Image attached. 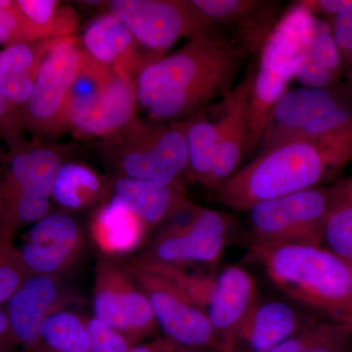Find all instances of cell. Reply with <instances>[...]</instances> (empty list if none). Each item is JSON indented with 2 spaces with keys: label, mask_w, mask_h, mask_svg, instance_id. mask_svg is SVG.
<instances>
[{
  "label": "cell",
  "mask_w": 352,
  "mask_h": 352,
  "mask_svg": "<svg viewBox=\"0 0 352 352\" xmlns=\"http://www.w3.org/2000/svg\"><path fill=\"white\" fill-rule=\"evenodd\" d=\"M250 60L215 30L203 32L141 69L135 83L138 106L159 122L191 119L214 98L232 91Z\"/></svg>",
  "instance_id": "6da1fadb"
},
{
  "label": "cell",
  "mask_w": 352,
  "mask_h": 352,
  "mask_svg": "<svg viewBox=\"0 0 352 352\" xmlns=\"http://www.w3.org/2000/svg\"><path fill=\"white\" fill-rule=\"evenodd\" d=\"M352 161V131L296 139L256 153L215 190L217 200L238 212L261 201L321 186Z\"/></svg>",
  "instance_id": "7a4b0ae2"
},
{
  "label": "cell",
  "mask_w": 352,
  "mask_h": 352,
  "mask_svg": "<svg viewBox=\"0 0 352 352\" xmlns=\"http://www.w3.org/2000/svg\"><path fill=\"white\" fill-rule=\"evenodd\" d=\"M248 258L291 300L352 330V266L332 252L254 240Z\"/></svg>",
  "instance_id": "3957f363"
},
{
  "label": "cell",
  "mask_w": 352,
  "mask_h": 352,
  "mask_svg": "<svg viewBox=\"0 0 352 352\" xmlns=\"http://www.w3.org/2000/svg\"><path fill=\"white\" fill-rule=\"evenodd\" d=\"M315 21L300 0L289 4L258 53L248 112L245 156L258 151L273 106L302 68L314 41Z\"/></svg>",
  "instance_id": "277c9868"
},
{
  "label": "cell",
  "mask_w": 352,
  "mask_h": 352,
  "mask_svg": "<svg viewBox=\"0 0 352 352\" xmlns=\"http://www.w3.org/2000/svg\"><path fill=\"white\" fill-rule=\"evenodd\" d=\"M189 120L159 122L136 118L101 139V152L122 177L178 187L188 171L186 129Z\"/></svg>",
  "instance_id": "5b68a950"
},
{
  "label": "cell",
  "mask_w": 352,
  "mask_h": 352,
  "mask_svg": "<svg viewBox=\"0 0 352 352\" xmlns=\"http://www.w3.org/2000/svg\"><path fill=\"white\" fill-rule=\"evenodd\" d=\"M135 82L80 48V63L67 98V129L104 139L138 116Z\"/></svg>",
  "instance_id": "8992f818"
},
{
  "label": "cell",
  "mask_w": 352,
  "mask_h": 352,
  "mask_svg": "<svg viewBox=\"0 0 352 352\" xmlns=\"http://www.w3.org/2000/svg\"><path fill=\"white\" fill-rule=\"evenodd\" d=\"M65 150L38 139L8 152L0 170V232L15 236L50 212Z\"/></svg>",
  "instance_id": "52a82bcc"
},
{
  "label": "cell",
  "mask_w": 352,
  "mask_h": 352,
  "mask_svg": "<svg viewBox=\"0 0 352 352\" xmlns=\"http://www.w3.org/2000/svg\"><path fill=\"white\" fill-rule=\"evenodd\" d=\"M139 263L170 280L194 300L212 323L219 346L230 344L241 321L258 300L254 277L240 266L204 274L190 273L179 266L145 261Z\"/></svg>",
  "instance_id": "ba28073f"
},
{
  "label": "cell",
  "mask_w": 352,
  "mask_h": 352,
  "mask_svg": "<svg viewBox=\"0 0 352 352\" xmlns=\"http://www.w3.org/2000/svg\"><path fill=\"white\" fill-rule=\"evenodd\" d=\"M336 195L333 184L256 204L248 210L256 241L322 247Z\"/></svg>",
  "instance_id": "9c48e42d"
},
{
  "label": "cell",
  "mask_w": 352,
  "mask_h": 352,
  "mask_svg": "<svg viewBox=\"0 0 352 352\" xmlns=\"http://www.w3.org/2000/svg\"><path fill=\"white\" fill-rule=\"evenodd\" d=\"M76 36L60 39L44 57L32 94L19 110L25 132L54 138L67 129V98L80 63Z\"/></svg>",
  "instance_id": "30bf717a"
},
{
  "label": "cell",
  "mask_w": 352,
  "mask_h": 352,
  "mask_svg": "<svg viewBox=\"0 0 352 352\" xmlns=\"http://www.w3.org/2000/svg\"><path fill=\"white\" fill-rule=\"evenodd\" d=\"M108 6L139 46L157 59L180 38L212 29L191 0H112Z\"/></svg>",
  "instance_id": "8fae6325"
},
{
  "label": "cell",
  "mask_w": 352,
  "mask_h": 352,
  "mask_svg": "<svg viewBox=\"0 0 352 352\" xmlns=\"http://www.w3.org/2000/svg\"><path fill=\"white\" fill-rule=\"evenodd\" d=\"M129 270L149 298L157 326L166 339L185 349H217L219 342L212 323L187 294L139 263Z\"/></svg>",
  "instance_id": "7c38bea8"
},
{
  "label": "cell",
  "mask_w": 352,
  "mask_h": 352,
  "mask_svg": "<svg viewBox=\"0 0 352 352\" xmlns=\"http://www.w3.org/2000/svg\"><path fill=\"white\" fill-rule=\"evenodd\" d=\"M94 309L96 318L126 336L131 344L157 327L149 298L131 270L110 259H102L97 266Z\"/></svg>",
  "instance_id": "4fadbf2b"
},
{
  "label": "cell",
  "mask_w": 352,
  "mask_h": 352,
  "mask_svg": "<svg viewBox=\"0 0 352 352\" xmlns=\"http://www.w3.org/2000/svg\"><path fill=\"white\" fill-rule=\"evenodd\" d=\"M232 226L233 219L228 214L195 208L188 221L164 229L142 261L179 267L190 263H217Z\"/></svg>",
  "instance_id": "5bb4252c"
},
{
  "label": "cell",
  "mask_w": 352,
  "mask_h": 352,
  "mask_svg": "<svg viewBox=\"0 0 352 352\" xmlns=\"http://www.w3.org/2000/svg\"><path fill=\"white\" fill-rule=\"evenodd\" d=\"M219 34L249 57H258L287 7L266 0H191Z\"/></svg>",
  "instance_id": "9a60e30c"
},
{
  "label": "cell",
  "mask_w": 352,
  "mask_h": 352,
  "mask_svg": "<svg viewBox=\"0 0 352 352\" xmlns=\"http://www.w3.org/2000/svg\"><path fill=\"white\" fill-rule=\"evenodd\" d=\"M352 104V88L346 82L330 87L288 88L271 110L258 151L295 138L311 120Z\"/></svg>",
  "instance_id": "2e32d148"
},
{
  "label": "cell",
  "mask_w": 352,
  "mask_h": 352,
  "mask_svg": "<svg viewBox=\"0 0 352 352\" xmlns=\"http://www.w3.org/2000/svg\"><path fill=\"white\" fill-rule=\"evenodd\" d=\"M82 234L76 220L64 214H47L32 224L19 248L32 274L53 276L78 254Z\"/></svg>",
  "instance_id": "e0dca14e"
},
{
  "label": "cell",
  "mask_w": 352,
  "mask_h": 352,
  "mask_svg": "<svg viewBox=\"0 0 352 352\" xmlns=\"http://www.w3.org/2000/svg\"><path fill=\"white\" fill-rule=\"evenodd\" d=\"M256 57L250 60L245 76L224 100V113L217 120L219 146L206 188L215 191L238 170L245 156L248 112Z\"/></svg>",
  "instance_id": "ac0fdd59"
},
{
  "label": "cell",
  "mask_w": 352,
  "mask_h": 352,
  "mask_svg": "<svg viewBox=\"0 0 352 352\" xmlns=\"http://www.w3.org/2000/svg\"><path fill=\"white\" fill-rule=\"evenodd\" d=\"M312 321L282 300H258L241 321L228 346L242 352H267Z\"/></svg>",
  "instance_id": "d6986e66"
},
{
  "label": "cell",
  "mask_w": 352,
  "mask_h": 352,
  "mask_svg": "<svg viewBox=\"0 0 352 352\" xmlns=\"http://www.w3.org/2000/svg\"><path fill=\"white\" fill-rule=\"evenodd\" d=\"M82 44L90 56L113 67L135 83L141 69L156 61L139 52V44L131 32L110 12L99 16L87 25Z\"/></svg>",
  "instance_id": "ffe728a7"
},
{
  "label": "cell",
  "mask_w": 352,
  "mask_h": 352,
  "mask_svg": "<svg viewBox=\"0 0 352 352\" xmlns=\"http://www.w3.org/2000/svg\"><path fill=\"white\" fill-rule=\"evenodd\" d=\"M58 288L52 276L31 274L7 300L6 312L16 342L31 352L41 346L39 328L52 314Z\"/></svg>",
  "instance_id": "44dd1931"
},
{
  "label": "cell",
  "mask_w": 352,
  "mask_h": 352,
  "mask_svg": "<svg viewBox=\"0 0 352 352\" xmlns=\"http://www.w3.org/2000/svg\"><path fill=\"white\" fill-rule=\"evenodd\" d=\"M60 39L22 41L0 51V95L18 111L32 94L44 57Z\"/></svg>",
  "instance_id": "7402d4cb"
},
{
  "label": "cell",
  "mask_w": 352,
  "mask_h": 352,
  "mask_svg": "<svg viewBox=\"0 0 352 352\" xmlns=\"http://www.w3.org/2000/svg\"><path fill=\"white\" fill-rule=\"evenodd\" d=\"M113 196L126 204L147 227L192 207L180 189L133 178H118L113 184Z\"/></svg>",
  "instance_id": "603a6c76"
},
{
  "label": "cell",
  "mask_w": 352,
  "mask_h": 352,
  "mask_svg": "<svg viewBox=\"0 0 352 352\" xmlns=\"http://www.w3.org/2000/svg\"><path fill=\"white\" fill-rule=\"evenodd\" d=\"M11 10L28 41L73 36L80 17L71 6L56 0H11Z\"/></svg>",
  "instance_id": "cb8c5ba5"
},
{
  "label": "cell",
  "mask_w": 352,
  "mask_h": 352,
  "mask_svg": "<svg viewBox=\"0 0 352 352\" xmlns=\"http://www.w3.org/2000/svg\"><path fill=\"white\" fill-rule=\"evenodd\" d=\"M144 222L113 196L97 212L94 221V235L101 249L111 254L131 251L142 240L146 229Z\"/></svg>",
  "instance_id": "d4e9b609"
},
{
  "label": "cell",
  "mask_w": 352,
  "mask_h": 352,
  "mask_svg": "<svg viewBox=\"0 0 352 352\" xmlns=\"http://www.w3.org/2000/svg\"><path fill=\"white\" fill-rule=\"evenodd\" d=\"M342 78V62L330 22L316 17L314 41L296 80L302 87L322 88L339 85Z\"/></svg>",
  "instance_id": "484cf974"
},
{
  "label": "cell",
  "mask_w": 352,
  "mask_h": 352,
  "mask_svg": "<svg viewBox=\"0 0 352 352\" xmlns=\"http://www.w3.org/2000/svg\"><path fill=\"white\" fill-rule=\"evenodd\" d=\"M219 127L217 122H210L204 112L189 119L186 129V145L188 153L187 175L201 186H207L212 173L217 146Z\"/></svg>",
  "instance_id": "4316f807"
},
{
  "label": "cell",
  "mask_w": 352,
  "mask_h": 352,
  "mask_svg": "<svg viewBox=\"0 0 352 352\" xmlns=\"http://www.w3.org/2000/svg\"><path fill=\"white\" fill-rule=\"evenodd\" d=\"M101 189V179L91 168L66 162L58 173L51 196L62 207L80 210L100 195Z\"/></svg>",
  "instance_id": "83f0119b"
},
{
  "label": "cell",
  "mask_w": 352,
  "mask_h": 352,
  "mask_svg": "<svg viewBox=\"0 0 352 352\" xmlns=\"http://www.w3.org/2000/svg\"><path fill=\"white\" fill-rule=\"evenodd\" d=\"M41 346L38 352H88L87 328L76 314L54 311L39 328Z\"/></svg>",
  "instance_id": "f1b7e54d"
},
{
  "label": "cell",
  "mask_w": 352,
  "mask_h": 352,
  "mask_svg": "<svg viewBox=\"0 0 352 352\" xmlns=\"http://www.w3.org/2000/svg\"><path fill=\"white\" fill-rule=\"evenodd\" d=\"M337 195L324 230L329 251L352 266V190L347 178L336 183Z\"/></svg>",
  "instance_id": "f546056e"
},
{
  "label": "cell",
  "mask_w": 352,
  "mask_h": 352,
  "mask_svg": "<svg viewBox=\"0 0 352 352\" xmlns=\"http://www.w3.org/2000/svg\"><path fill=\"white\" fill-rule=\"evenodd\" d=\"M14 237L0 232V305L6 302L25 278L32 274L25 267Z\"/></svg>",
  "instance_id": "4dcf8cb0"
},
{
  "label": "cell",
  "mask_w": 352,
  "mask_h": 352,
  "mask_svg": "<svg viewBox=\"0 0 352 352\" xmlns=\"http://www.w3.org/2000/svg\"><path fill=\"white\" fill-rule=\"evenodd\" d=\"M88 352H131V342L126 336L94 317L85 324Z\"/></svg>",
  "instance_id": "1f68e13d"
},
{
  "label": "cell",
  "mask_w": 352,
  "mask_h": 352,
  "mask_svg": "<svg viewBox=\"0 0 352 352\" xmlns=\"http://www.w3.org/2000/svg\"><path fill=\"white\" fill-rule=\"evenodd\" d=\"M327 20L339 51L344 82L352 88V11Z\"/></svg>",
  "instance_id": "d6a6232c"
},
{
  "label": "cell",
  "mask_w": 352,
  "mask_h": 352,
  "mask_svg": "<svg viewBox=\"0 0 352 352\" xmlns=\"http://www.w3.org/2000/svg\"><path fill=\"white\" fill-rule=\"evenodd\" d=\"M0 141L8 152L25 144L28 139L21 124L19 111L0 95Z\"/></svg>",
  "instance_id": "836d02e7"
},
{
  "label": "cell",
  "mask_w": 352,
  "mask_h": 352,
  "mask_svg": "<svg viewBox=\"0 0 352 352\" xmlns=\"http://www.w3.org/2000/svg\"><path fill=\"white\" fill-rule=\"evenodd\" d=\"M305 352H352V330L329 322L323 333Z\"/></svg>",
  "instance_id": "e575fe53"
},
{
  "label": "cell",
  "mask_w": 352,
  "mask_h": 352,
  "mask_svg": "<svg viewBox=\"0 0 352 352\" xmlns=\"http://www.w3.org/2000/svg\"><path fill=\"white\" fill-rule=\"evenodd\" d=\"M329 322L330 321L324 319L321 321H312L295 336L289 338L267 352H305L323 333Z\"/></svg>",
  "instance_id": "d590c367"
},
{
  "label": "cell",
  "mask_w": 352,
  "mask_h": 352,
  "mask_svg": "<svg viewBox=\"0 0 352 352\" xmlns=\"http://www.w3.org/2000/svg\"><path fill=\"white\" fill-rule=\"evenodd\" d=\"M28 41L19 20L11 10V0H0V45Z\"/></svg>",
  "instance_id": "8d00e7d4"
},
{
  "label": "cell",
  "mask_w": 352,
  "mask_h": 352,
  "mask_svg": "<svg viewBox=\"0 0 352 352\" xmlns=\"http://www.w3.org/2000/svg\"><path fill=\"white\" fill-rule=\"evenodd\" d=\"M300 2L315 17L325 19L352 11V0H300Z\"/></svg>",
  "instance_id": "74e56055"
},
{
  "label": "cell",
  "mask_w": 352,
  "mask_h": 352,
  "mask_svg": "<svg viewBox=\"0 0 352 352\" xmlns=\"http://www.w3.org/2000/svg\"><path fill=\"white\" fill-rule=\"evenodd\" d=\"M16 342L6 310L0 307V352H6Z\"/></svg>",
  "instance_id": "f35d334b"
},
{
  "label": "cell",
  "mask_w": 352,
  "mask_h": 352,
  "mask_svg": "<svg viewBox=\"0 0 352 352\" xmlns=\"http://www.w3.org/2000/svg\"><path fill=\"white\" fill-rule=\"evenodd\" d=\"M177 344L168 339H160L150 344L133 346L131 352H175L178 349Z\"/></svg>",
  "instance_id": "ab89813d"
},
{
  "label": "cell",
  "mask_w": 352,
  "mask_h": 352,
  "mask_svg": "<svg viewBox=\"0 0 352 352\" xmlns=\"http://www.w3.org/2000/svg\"><path fill=\"white\" fill-rule=\"evenodd\" d=\"M7 155H8V150L6 149L3 143L0 141V170H1L2 166L6 163Z\"/></svg>",
  "instance_id": "60d3db41"
},
{
  "label": "cell",
  "mask_w": 352,
  "mask_h": 352,
  "mask_svg": "<svg viewBox=\"0 0 352 352\" xmlns=\"http://www.w3.org/2000/svg\"><path fill=\"white\" fill-rule=\"evenodd\" d=\"M217 351L219 352H242L237 351V349H233V347L229 346H219Z\"/></svg>",
  "instance_id": "b9f144b4"
},
{
  "label": "cell",
  "mask_w": 352,
  "mask_h": 352,
  "mask_svg": "<svg viewBox=\"0 0 352 352\" xmlns=\"http://www.w3.org/2000/svg\"><path fill=\"white\" fill-rule=\"evenodd\" d=\"M175 352H201V351H196V349H185V347H178Z\"/></svg>",
  "instance_id": "7bdbcfd3"
},
{
  "label": "cell",
  "mask_w": 352,
  "mask_h": 352,
  "mask_svg": "<svg viewBox=\"0 0 352 352\" xmlns=\"http://www.w3.org/2000/svg\"><path fill=\"white\" fill-rule=\"evenodd\" d=\"M347 182H349V186L352 190V177L347 178Z\"/></svg>",
  "instance_id": "ee69618b"
}]
</instances>
